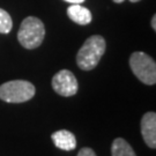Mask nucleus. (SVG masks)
Wrapping results in <instances>:
<instances>
[{
  "label": "nucleus",
  "mask_w": 156,
  "mask_h": 156,
  "mask_svg": "<svg viewBox=\"0 0 156 156\" xmlns=\"http://www.w3.org/2000/svg\"><path fill=\"white\" fill-rule=\"evenodd\" d=\"M106 49L105 39L100 35L90 36L76 55V64L82 71H91L97 66Z\"/></svg>",
  "instance_id": "nucleus-1"
},
{
  "label": "nucleus",
  "mask_w": 156,
  "mask_h": 156,
  "mask_svg": "<svg viewBox=\"0 0 156 156\" xmlns=\"http://www.w3.org/2000/svg\"><path fill=\"white\" fill-rule=\"evenodd\" d=\"M45 36V28L38 17L28 16L21 23L17 33V39L20 44L26 49H36L42 44Z\"/></svg>",
  "instance_id": "nucleus-2"
},
{
  "label": "nucleus",
  "mask_w": 156,
  "mask_h": 156,
  "mask_svg": "<svg viewBox=\"0 0 156 156\" xmlns=\"http://www.w3.org/2000/svg\"><path fill=\"white\" fill-rule=\"evenodd\" d=\"M35 91L31 82L26 80H13L0 86V100L7 103H23L31 100Z\"/></svg>",
  "instance_id": "nucleus-3"
},
{
  "label": "nucleus",
  "mask_w": 156,
  "mask_h": 156,
  "mask_svg": "<svg viewBox=\"0 0 156 156\" xmlns=\"http://www.w3.org/2000/svg\"><path fill=\"white\" fill-rule=\"evenodd\" d=\"M129 67L142 83L148 86L156 83L155 60L145 52H133L129 57Z\"/></svg>",
  "instance_id": "nucleus-4"
},
{
  "label": "nucleus",
  "mask_w": 156,
  "mask_h": 156,
  "mask_svg": "<svg viewBox=\"0 0 156 156\" xmlns=\"http://www.w3.org/2000/svg\"><path fill=\"white\" fill-rule=\"evenodd\" d=\"M52 88L58 95L69 97L78 93V80L71 71L62 69L52 78Z\"/></svg>",
  "instance_id": "nucleus-5"
},
{
  "label": "nucleus",
  "mask_w": 156,
  "mask_h": 156,
  "mask_svg": "<svg viewBox=\"0 0 156 156\" xmlns=\"http://www.w3.org/2000/svg\"><path fill=\"white\" fill-rule=\"evenodd\" d=\"M141 134L148 147L156 148V113L147 112L141 119Z\"/></svg>",
  "instance_id": "nucleus-6"
},
{
  "label": "nucleus",
  "mask_w": 156,
  "mask_h": 156,
  "mask_svg": "<svg viewBox=\"0 0 156 156\" xmlns=\"http://www.w3.org/2000/svg\"><path fill=\"white\" fill-rule=\"evenodd\" d=\"M53 144L62 151H73L76 147V139L75 135L67 131V129H60L51 135Z\"/></svg>",
  "instance_id": "nucleus-7"
},
{
  "label": "nucleus",
  "mask_w": 156,
  "mask_h": 156,
  "mask_svg": "<svg viewBox=\"0 0 156 156\" xmlns=\"http://www.w3.org/2000/svg\"><path fill=\"white\" fill-rule=\"evenodd\" d=\"M67 15L73 22L81 26L89 24L93 20V15L89 9L81 6L80 4H72V6H69L67 8Z\"/></svg>",
  "instance_id": "nucleus-8"
},
{
  "label": "nucleus",
  "mask_w": 156,
  "mask_h": 156,
  "mask_svg": "<svg viewBox=\"0 0 156 156\" xmlns=\"http://www.w3.org/2000/svg\"><path fill=\"white\" fill-rule=\"evenodd\" d=\"M112 156H135L133 148L129 146L126 140L123 138H117L112 142L111 147Z\"/></svg>",
  "instance_id": "nucleus-9"
},
{
  "label": "nucleus",
  "mask_w": 156,
  "mask_h": 156,
  "mask_svg": "<svg viewBox=\"0 0 156 156\" xmlns=\"http://www.w3.org/2000/svg\"><path fill=\"white\" fill-rule=\"evenodd\" d=\"M13 22L11 15L2 8H0V34H8L12 30Z\"/></svg>",
  "instance_id": "nucleus-10"
},
{
  "label": "nucleus",
  "mask_w": 156,
  "mask_h": 156,
  "mask_svg": "<svg viewBox=\"0 0 156 156\" xmlns=\"http://www.w3.org/2000/svg\"><path fill=\"white\" fill-rule=\"evenodd\" d=\"M78 156H96V154H95V151L91 148L86 147V148H82L81 151H79Z\"/></svg>",
  "instance_id": "nucleus-11"
},
{
  "label": "nucleus",
  "mask_w": 156,
  "mask_h": 156,
  "mask_svg": "<svg viewBox=\"0 0 156 156\" xmlns=\"http://www.w3.org/2000/svg\"><path fill=\"white\" fill-rule=\"evenodd\" d=\"M67 2H71V4H82L84 0H65Z\"/></svg>",
  "instance_id": "nucleus-12"
},
{
  "label": "nucleus",
  "mask_w": 156,
  "mask_h": 156,
  "mask_svg": "<svg viewBox=\"0 0 156 156\" xmlns=\"http://www.w3.org/2000/svg\"><path fill=\"white\" fill-rule=\"evenodd\" d=\"M151 27H153L154 30H156V15H154L153 19H151Z\"/></svg>",
  "instance_id": "nucleus-13"
},
{
  "label": "nucleus",
  "mask_w": 156,
  "mask_h": 156,
  "mask_svg": "<svg viewBox=\"0 0 156 156\" xmlns=\"http://www.w3.org/2000/svg\"><path fill=\"white\" fill-rule=\"evenodd\" d=\"M113 2H116V4H122V2H124L125 0H112Z\"/></svg>",
  "instance_id": "nucleus-14"
},
{
  "label": "nucleus",
  "mask_w": 156,
  "mask_h": 156,
  "mask_svg": "<svg viewBox=\"0 0 156 156\" xmlns=\"http://www.w3.org/2000/svg\"><path fill=\"white\" fill-rule=\"evenodd\" d=\"M131 2H138V1H140V0H129Z\"/></svg>",
  "instance_id": "nucleus-15"
}]
</instances>
